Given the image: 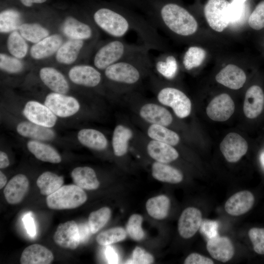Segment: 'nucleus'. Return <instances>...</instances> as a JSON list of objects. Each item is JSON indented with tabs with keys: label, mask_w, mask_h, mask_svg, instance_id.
Instances as JSON below:
<instances>
[{
	"label": "nucleus",
	"mask_w": 264,
	"mask_h": 264,
	"mask_svg": "<svg viewBox=\"0 0 264 264\" xmlns=\"http://www.w3.org/2000/svg\"><path fill=\"white\" fill-rule=\"evenodd\" d=\"M22 220L28 234L32 237H34L36 233V227L34 220L30 215H26L23 217Z\"/></svg>",
	"instance_id": "obj_51"
},
{
	"label": "nucleus",
	"mask_w": 264,
	"mask_h": 264,
	"mask_svg": "<svg viewBox=\"0 0 264 264\" xmlns=\"http://www.w3.org/2000/svg\"><path fill=\"white\" fill-rule=\"evenodd\" d=\"M150 49L143 44H131L122 38H114L101 46L93 57V65L104 70L110 66Z\"/></svg>",
	"instance_id": "obj_4"
},
{
	"label": "nucleus",
	"mask_w": 264,
	"mask_h": 264,
	"mask_svg": "<svg viewBox=\"0 0 264 264\" xmlns=\"http://www.w3.org/2000/svg\"><path fill=\"white\" fill-rule=\"evenodd\" d=\"M43 83L54 92L66 94L69 89V84L63 74L52 67L42 68L39 72Z\"/></svg>",
	"instance_id": "obj_23"
},
{
	"label": "nucleus",
	"mask_w": 264,
	"mask_h": 264,
	"mask_svg": "<svg viewBox=\"0 0 264 264\" xmlns=\"http://www.w3.org/2000/svg\"><path fill=\"white\" fill-rule=\"evenodd\" d=\"M84 45L83 40L70 39L62 44L56 54L60 63L69 65L75 61Z\"/></svg>",
	"instance_id": "obj_30"
},
{
	"label": "nucleus",
	"mask_w": 264,
	"mask_h": 264,
	"mask_svg": "<svg viewBox=\"0 0 264 264\" xmlns=\"http://www.w3.org/2000/svg\"><path fill=\"white\" fill-rule=\"evenodd\" d=\"M206 248L212 258L226 262L234 256L235 249L231 240L226 237L217 236L207 241Z\"/></svg>",
	"instance_id": "obj_17"
},
{
	"label": "nucleus",
	"mask_w": 264,
	"mask_h": 264,
	"mask_svg": "<svg viewBox=\"0 0 264 264\" xmlns=\"http://www.w3.org/2000/svg\"><path fill=\"white\" fill-rule=\"evenodd\" d=\"M79 142L89 149L102 151L105 150L108 142L105 135L101 132L93 129H83L77 134Z\"/></svg>",
	"instance_id": "obj_29"
},
{
	"label": "nucleus",
	"mask_w": 264,
	"mask_h": 264,
	"mask_svg": "<svg viewBox=\"0 0 264 264\" xmlns=\"http://www.w3.org/2000/svg\"><path fill=\"white\" fill-rule=\"evenodd\" d=\"M16 131L22 136L34 140L48 141L53 140L55 137V133L51 128L29 121L19 123L17 126Z\"/></svg>",
	"instance_id": "obj_19"
},
{
	"label": "nucleus",
	"mask_w": 264,
	"mask_h": 264,
	"mask_svg": "<svg viewBox=\"0 0 264 264\" xmlns=\"http://www.w3.org/2000/svg\"><path fill=\"white\" fill-rule=\"evenodd\" d=\"M152 65L159 75L168 80L174 79L178 70L176 59L172 55H159L152 61Z\"/></svg>",
	"instance_id": "obj_33"
},
{
	"label": "nucleus",
	"mask_w": 264,
	"mask_h": 264,
	"mask_svg": "<svg viewBox=\"0 0 264 264\" xmlns=\"http://www.w3.org/2000/svg\"><path fill=\"white\" fill-rule=\"evenodd\" d=\"M147 151L153 159L163 163L171 162L176 160L179 156L177 151L173 146L155 140L149 142Z\"/></svg>",
	"instance_id": "obj_26"
},
{
	"label": "nucleus",
	"mask_w": 264,
	"mask_h": 264,
	"mask_svg": "<svg viewBox=\"0 0 264 264\" xmlns=\"http://www.w3.org/2000/svg\"><path fill=\"white\" fill-rule=\"evenodd\" d=\"M261 162L263 166L264 167V153H263L261 155Z\"/></svg>",
	"instance_id": "obj_57"
},
{
	"label": "nucleus",
	"mask_w": 264,
	"mask_h": 264,
	"mask_svg": "<svg viewBox=\"0 0 264 264\" xmlns=\"http://www.w3.org/2000/svg\"><path fill=\"white\" fill-rule=\"evenodd\" d=\"M68 76L74 84L88 88L98 86L102 80V75L99 69L87 65L73 66L69 70Z\"/></svg>",
	"instance_id": "obj_13"
},
{
	"label": "nucleus",
	"mask_w": 264,
	"mask_h": 264,
	"mask_svg": "<svg viewBox=\"0 0 264 264\" xmlns=\"http://www.w3.org/2000/svg\"><path fill=\"white\" fill-rule=\"evenodd\" d=\"M62 30L70 39L88 40L94 36L93 29L91 25L71 17L66 19L62 26Z\"/></svg>",
	"instance_id": "obj_22"
},
{
	"label": "nucleus",
	"mask_w": 264,
	"mask_h": 264,
	"mask_svg": "<svg viewBox=\"0 0 264 264\" xmlns=\"http://www.w3.org/2000/svg\"><path fill=\"white\" fill-rule=\"evenodd\" d=\"M264 93L258 86L253 85L246 91L243 104V112L245 116L253 119L258 116L263 110Z\"/></svg>",
	"instance_id": "obj_21"
},
{
	"label": "nucleus",
	"mask_w": 264,
	"mask_h": 264,
	"mask_svg": "<svg viewBox=\"0 0 264 264\" xmlns=\"http://www.w3.org/2000/svg\"><path fill=\"white\" fill-rule=\"evenodd\" d=\"M54 260L52 252L45 246L33 244L26 247L22 253V264H49Z\"/></svg>",
	"instance_id": "obj_24"
},
{
	"label": "nucleus",
	"mask_w": 264,
	"mask_h": 264,
	"mask_svg": "<svg viewBox=\"0 0 264 264\" xmlns=\"http://www.w3.org/2000/svg\"><path fill=\"white\" fill-rule=\"evenodd\" d=\"M27 148L36 158L42 161L59 163L62 161L58 152L53 147L44 141L29 140L27 143Z\"/></svg>",
	"instance_id": "obj_27"
},
{
	"label": "nucleus",
	"mask_w": 264,
	"mask_h": 264,
	"mask_svg": "<svg viewBox=\"0 0 264 264\" xmlns=\"http://www.w3.org/2000/svg\"><path fill=\"white\" fill-rule=\"evenodd\" d=\"M185 264H213V261L199 254L193 253L189 255L185 259Z\"/></svg>",
	"instance_id": "obj_50"
},
{
	"label": "nucleus",
	"mask_w": 264,
	"mask_h": 264,
	"mask_svg": "<svg viewBox=\"0 0 264 264\" xmlns=\"http://www.w3.org/2000/svg\"><path fill=\"white\" fill-rule=\"evenodd\" d=\"M143 217L139 214H133L129 219L127 226V232L130 237L135 241L142 240L145 236L141 227Z\"/></svg>",
	"instance_id": "obj_44"
},
{
	"label": "nucleus",
	"mask_w": 264,
	"mask_h": 264,
	"mask_svg": "<svg viewBox=\"0 0 264 264\" xmlns=\"http://www.w3.org/2000/svg\"><path fill=\"white\" fill-rule=\"evenodd\" d=\"M7 182V178L5 175L1 172H0V189H1L5 185Z\"/></svg>",
	"instance_id": "obj_56"
},
{
	"label": "nucleus",
	"mask_w": 264,
	"mask_h": 264,
	"mask_svg": "<svg viewBox=\"0 0 264 264\" xmlns=\"http://www.w3.org/2000/svg\"><path fill=\"white\" fill-rule=\"evenodd\" d=\"M206 51L201 47L191 46L185 52L182 63L184 68L190 70L199 66L206 57Z\"/></svg>",
	"instance_id": "obj_41"
},
{
	"label": "nucleus",
	"mask_w": 264,
	"mask_h": 264,
	"mask_svg": "<svg viewBox=\"0 0 264 264\" xmlns=\"http://www.w3.org/2000/svg\"><path fill=\"white\" fill-rule=\"evenodd\" d=\"M127 233L122 227L112 228L99 234L96 237V241L101 245H109L125 239Z\"/></svg>",
	"instance_id": "obj_42"
},
{
	"label": "nucleus",
	"mask_w": 264,
	"mask_h": 264,
	"mask_svg": "<svg viewBox=\"0 0 264 264\" xmlns=\"http://www.w3.org/2000/svg\"><path fill=\"white\" fill-rule=\"evenodd\" d=\"M23 67L22 63L17 58L4 53L0 54V68L9 73H17Z\"/></svg>",
	"instance_id": "obj_45"
},
{
	"label": "nucleus",
	"mask_w": 264,
	"mask_h": 264,
	"mask_svg": "<svg viewBox=\"0 0 264 264\" xmlns=\"http://www.w3.org/2000/svg\"><path fill=\"white\" fill-rule=\"evenodd\" d=\"M254 197L247 190L238 192L231 196L224 205L225 211L230 215L238 216L249 211L254 203Z\"/></svg>",
	"instance_id": "obj_15"
},
{
	"label": "nucleus",
	"mask_w": 264,
	"mask_h": 264,
	"mask_svg": "<svg viewBox=\"0 0 264 264\" xmlns=\"http://www.w3.org/2000/svg\"><path fill=\"white\" fill-rule=\"evenodd\" d=\"M44 104L56 116L61 118L72 116L80 109L79 102L74 97L54 92L46 96Z\"/></svg>",
	"instance_id": "obj_7"
},
{
	"label": "nucleus",
	"mask_w": 264,
	"mask_h": 264,
	"mask_svg": "<svg viewBox=\"0 0 264 264\" xmlns=\"http://www.w3.org/2000/svg\"><path fill=\"white\" fill-rule=\"evenodd\" d=\"M21 18L18 12L14 10H6L0 15V31L1 33L8 32L19 29Z\"/></svg>",
	"instance_id": "obj_43"
},
{
	"label": "nucleus",
	"mask_w": 264,
	"mask_h": 264,
	"mask_svg": "<svg viewBox=\"0 0 264 264\" xmlns=\"http://www.w3.org/2000/svg\"><path fill=\"white\" fill-rule=\"evenodd\" d=\"M93 20L100 29L114 38H122L132 31L150 50L163 49V41L154 24L124 7L99 8L94 12Z\"/></svg>",
	"instance_id": "obj_1"
},
{
	"label": "nucleus",
	"mask_w": 264,
	"mask_h": 264,
	"mask_svg": "<svg viewBox=\"0 0 264 264\" xmlns=\"http://www.w3.org/2000/svg\"><path fill=\"white\" fill-rule=\"evenodd\" d=\"M71 176L75 184L82 189L95 190L100 185L94 170L89 167L74 168L71 173Z\"/></svg>",
	"instance_id": "obj_28"
},
{
	"label": "nucleus",
	"mask_w": 264,
	"mask_h": 264,
	"mask_svg": "<svg viewBox=\"0 0 264 264\" xmlns=\"http://www.w3.org/2000/svg\"><path fill=\"white\" fill-rule=\"evenodd\" d=\"M7 46L10 54L18 59L24 57L27 53V44L21 34L17 31H14L9 35Z\"/></svg>",
	"instance_id": "obj_39"
},
{
	"label": "nucleus",
	"mask_w": 264,
	"mask_h": 264,
	"mask_svg": "<svg viewBox=\"0 0 264 264\" xmlns=\"http://www.w3.org/2000/svg\"><path fill=\"white\" fill-rule=\"evenodd\" d=\"M87 195L83 189L76 185H64L47 196V206L52 209L63 210L76 208L83 204Z\"/></svg>",
	"instance_id": "obj_5"
},
{
	"label": "nucleus",
	"mask_w": 264,
	"mask_h": 264,
	"mask_svg": "<svg viewBox=\"0 0 264 264\" xmlns=\"http://www.w3.org/2000/svg\"><path fill=\"white\" fill-rule=\"evenodd\" d=\"M132 135V132L129 128L123 125L115 127L112 134V146L116 156H122L127 153L129 142Z\"/></svg>",
	"instance_id": "obj_32"
},
{
	"label": "nucleus",
	"mask_w": 264,
	"mask_h": 264,
	"mask_svg": "<svg viewBox=\"0 0 264 264\" xmlns=\"http://www.w3.org/2000/svg\"><path fill=\"white\" fill-rule=\"evenodd\" d=\"M63 43V39L59 34L48 36L33 45L30 51L35 59L47 58L57 52Z\"/></svg>",
	"instance_id": "obj_25"
},
{
	"label": "nucleus",
	"mask_w": 264,
	"mask_h": 264,
	"mask_svg": "<svg viewBox=\"0 0 264 264\" xmlns=\"http://www.w3.org/2000/svg\"><path fill=\"white\" fill-rule=\"evenodd\" d=\"M154 262V257L142 248L137 246L133 251L132 258L126 264H150Z\"/></svg>",
	"instance_id": "obj_48"
},
{
	"label": "nucleus",
	"mask_w": 264,
	"mask_h": 264,
	"mask_svg": "<svg viewBox=\"0 0 264 264\" xmlns=\"http://www.w3.org/2000/svg\"><path fill=\"white\" fill-rule=\"evenodd\" d=\"M151 21L155 26L164 28L179 37H188L197 32L198 22L183 6L174 2L154 0L151 4Z\"/></svg>",
	"instance_id": "obj_2"
},
{
	"label": "nucleus",
	"mask_w": 264,
	"mask_h": 264,
	"mask_svg": "<svg viewBox=\"0 0 264 264\" xmlns=\"http://www.w3.org/2000/svg\"><path fill=\"white\" fill-rule=\"evenodd\" d=\"M21 35L26 40L37 43L49 35L48 30L37 23H24L19 27Z\"/></svg>",
	"instance_id": "obj_37"
},
{
	"label": "nucleus",
	"mask_w": 264,
	"mask_h": 264,
	"mask_svg": "<svg viewBox=\"0 0 264 264\" xmlns=\"http://www.w3.org/2000/svg\"><path fill=\"white\" fill-rule=\"evenodd\" d=\"M170 200L165 195H160L149 199L146 208L149 215L157 220L165 219L168 215Z\"/></svg>",
	"instance_id": "obj_35"
},
{
	"label": "nucleus",
	"mask_w": 264,
	"mask_h": 264,
	"mask_svg": "<svg viewBox=\"0 0 264 264\" xmlns=\"http://www.w3.org/2000/svg\"><path fill=\"white\" fill-rule=\"evenodd\" d=\"M23 5L27 7H30L33 3H42L46 0H20Z\"/></svg>",
	"instance_id": "obj_55"
},
{
	"label": "nucleus",
	"mask_w": 264,
	"mask_h": 264,
	"mask_svg": "<svg viewBox=\"0 0 264 264\" xmlns=\"http://www.w3.org/2000/svg\"><path fill=\"white\" fill-rule=\"evenodd\" d=\"M246 79V75L243 70L233 64H229L225 66L216 76L217 82L232 89L241 88Z\"/></svg>",
	"instance_id": "obj_20"
},
{
	"label": "nucleus",
	"mask_w": 264,
	"mask_h": 264,
	"mask_svg": "<svg viewBox=\"0 0 264 264\" xmlns=\"http://www.w3.org/2000/svg\"><path fill=\"white\" fill-rule=\"evenodd\" d=\"M234 110V103L231 97L226 93H222L214 97L206 108L208 117L218 122L228 120Z\"/></svg>",
	"instance_id": "obj_11"
},
{
	"label": "nucleus",
	"mask_w": 264,
	"mask_h": 264,
	"mask_svg": "<svg viewBox=\"0 0 264 264\" xmlns=\"http://www.w3.org/2000/svg\"><path fill=\"white\" fill-rule=\"evenodd\" d=\"M249 26L255 30L264 28V0L261 1L250 14L248 20Z\"/></svg>",
	"instance_id": "obj_47"
},
{
	"label": "nucleus",
	"mask_w": 264,
	"mask_h": 264,
	"mask_svg": "<svg viewBox=\"0 0 264 264\" xmlns=\"http://www.w3.org/2000/svg\"><path fill=\"white\" fill-rule=\"evenodd\" d=\"M139 114L143 119L151 124L167 127L173 121L172 115L167 109L154 103H147L142 106Z\"/></svg>",
	"instance_id": "obj_18"
},
{
	"label": "nucleus",
	"mask_w": 264,
	"mask_h": 264,
	"mask_svg": "<svg viewBox=\"0 0 264 264\" xmlns=\"http://www.w3.org/2000/svg\"><path fill=\"white\" fill-rule=\"evenodd\" d=\"M78 229L80 234V242H83L88 239L90 233H91L88 224H81L78 225Z\"/></svg>",
	"instance_id": "obj_53"
},
{
	"label": "nucleus",
	"mask_w": 264,
	"mask_h": 264,
	"mask_svg": "<svg viewBox=\"0 0 264 264\" xmlns=\"http://www.w3.org/2000/svg\"><path fill=\"white\" fill-rule=\"evenodd\" d=\"M111 210L103 207L92 212L88 217V224L92 234H95L108 222L111 217Z\"/></svg>",
	"instance_id": "obj_40"
},
{
	"label": "nucleus",
	"mask_w": 264,
	"mask_h": 264,
	"mask_svg": "<svg viewBox=\"0 0 264 264\" xmlns=\"http://www.w3.org/2000/svg\"><path fill=\"white\" fill-rule=\"evenodd\" d=\"M220 150L226 160L231 163L239 160L246 153L248 144L246 141L236 132H230L222 140Z\"/></svg>",
	"instance_id": "obj_10"
},
{
	"label": "nucleus",
	"mask_w": 264,
	"mask_h": 264,
	"mask_svg": "<svg viewBox=\"0 0 264 264\" xmlns=\"http://www.w3.org/2000/svg\"><path fill=\"white\" fill-rule=\"evenodd\" d=\"M219 223L217 221L211 220H202L200 224V232L208 240L219 235Z\"/></svg>",
	"instance_id": "obj_49"
},
{
	"label": "nucleus",
	"mask_w": 264,
	"mask_h": 264,
	"mask_svg": "<svg viewBox=\"0 0 264 264\" xmlns=\"http://www.w3.org/2000/svg\"><path fill=\"white\" fill-rule=\"evenodd\" d=\"M105 256L109 264H117L118 262V255L111 246L107 247L105 250Z\"/></svg>",
	"instance_id": "obj_52"
},
{
	"label": "nucleus",
	"mask_w": 264,
	"mask_h": 264,
	"mask_svg": "<svg viewBox=\"0 0 264 264\" xmlns=\"http://www.w3.org/2000/svg\"><path fill=\"white\" fill-rule=\"evenodd\" d=\"M147 134L153 140L173 146L176 145L180 141L179 136L176 132L160 125L151 124L148 129Z\"/></svg>",
	"instance_id": "obj_36"
},
{
	"label": "nucleus",
	"mask_w": 264,
	"mask_h": 264,
	"mask_svg": "<svg viewBox=\"0 0 264 264\" xmlns=\"http://www.w3.org/2000/svg\"><path fill=\"white\" fill-rule=\"evenodd\" d=\"M29 185V180L24 175L18 174L14 176L3 190L7 202L11 204L20 203L27 193Z\"/></svg>",
	"instance_id": "obj_16"
},
{
	"label": "nucleus",
	"mask_w": 264,
	"mask_h": 264,
	"mask_svg": "<svg viewBox=\"0 0 264 264\" xmlns=\"http://www.w3.org/2000/svg\"><path fill=\"white\" fill-rule=\"evenodd\" d=\"M153 66L147 51L112 64L104 70L106 78L122 87L135 85Z\"/></svg>",
	"instance_id": "obj_3"
},
{
	"label": "nucleus",
	"mask_w": 264,
	"mask_h": 264,
	"mask_svg": "<svg viewBox=\"0 0 264 264\" xmlns=\"http://www.w3.org/2000/svg\"><path fill=\"white\" fill-rule=\"evenodd\" d=\"M64 182L63 176L50 171H46L38 177L36 183L40 190L41 194L47 196L61 187Z\"/></svg>",
	"instance_id": "obj_34"
},
{
	"label": "nucleus",
	"mask_w": 264,
	"mask_h": 264,
	"mask_svg": "<svg viewBox=\"0 0 264 264\" xmlns=\"http://www.w3.org/2000/svg\"><path fill=\"white\" fill-rule=\"evenodd\" d=\"M158 102L171 107L175 114L180 118L189 116L191 111V102L180 90L171 87L159 88L157 93Z\"/></svg>",
	"instance_id": "obj_6"
},
{
	"label": "nucleus",
	"mask_w": 264,
	"mask_h": 264,
	"mask_svg": "<svg viewBox=\"0 0 264 264\" xmlns=\"http://www.w3.org/2000/svg\"><path fill=\"white\" fill-rule=\"evenodd\" d=\"M202 214L198 208L189 207L182 212L178 221V231L184 239L192 237L199 229Z\"/></svg>",
	"instance_id": "obj_14"
},
{
	"label": "nucleus",
	"mask_w": 264,
	"mask_h": 264,
	"mask_svg": "<svg viewBox=\"0 0 264 264\" xmlns=\"http://www.w3.org/2000/svg\"><path fill=\"white\" fill-rule=\"evenodd\" d=\"M22 113L28 121L47 128L53 127L57 121V116L45 105L34 100L25 104Z\"/></svg>",
	"instance_id": "obj_8"
},
{
	"label": "nucleus",
	"mask_w": 264,
	"mask_h": 264,
	"mask_svg": "<svg viewBox=\"0 0 264 264\" xmlns=\"http://www.w3.org/2000/svg\"><path fill=\"white\" fill-rule=\"evenodd\" d=\"M10 164L7 154L3 151L0 152V168H7Z\"/></svg>",
	"instance_id": "obj_54"
},
{
	"label": "nucleus",
	"mask_w": 264,
	"mask_h": 264,
	"mask_svg": "<svg viewBox=\"0 0 264 264\" xmlns=\"http://www.w3.org/2000/svg\"><path fill=\"white\" fill-rule=\"evenodd\" d=\"M247 0H232L226 9L229 25H237L243 21L246 15Z\"/></svg>",
	"instance_id": "obj_38"
},
{
	"label": "nucleus",
	"mask_w": 264,
	"mask_h": 264,
	"mask_svg": "<svg viewBox=\"0 0 264 264\" xmlns=\"http://www.w3.org/2000/svg\"><path fill=\"white\" fill-rule=\"evenodd\" d=\"M229 2L227 0H208L204 8L206 20L215 31L222 32L229 25L226 9Z\"/></svg>",
	"instance_id": "obj_9"
},
{
	"label": "nucleus",
	"mask_w": 264,
	"mask_h": 264,
	"mask_svg": "<svg viewBox=\"0 0 264 264\" xmlns=\"http://www.w3.org/2000/svg\"><path fill=\"white\" fill-rule=\"evenodd\" d=\"M248 236L255 252L264 255V228H251L248 231Z\"/></svg>",
	"instance_id": "obj_46"
},
{
	"label": "nucleus",
	"mask_w": 264,
	"mask_h": 264,
	"mask_svg": "<svg viewBox=\"0 0 264 264\" xmlns=\"http://www.w3.org/2000/svg\"><path fill=\"white\" fill-rule=\"evenodd\" d=\"M55 242L59 246L70 249H76L80 243L78 225L74 220L60 223L53 236Z\"/></svg>",
	"instance_id": "obj_12"
},
{
	"label": "nucleus",
	"mask_w": 264,
	"mask_h": 264,
	"mask_svg": "<svg viewBox=\"0 0 264 264\" xmlns=\"http://www.w3.org/2000/svg\"><path fill=\"white\" fill-rule=\"evenodd\" d=\"M152 174L155 179L170 183H178L183 179V175L177 169L167 164L156 161L152 167Z\"/></svg>",
	"instance_id": "obj_31"
}]
</instances>
